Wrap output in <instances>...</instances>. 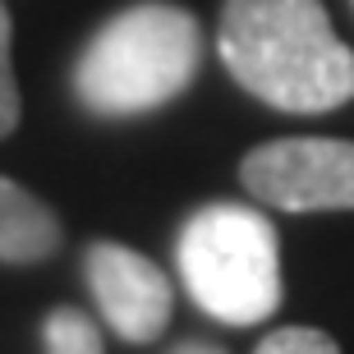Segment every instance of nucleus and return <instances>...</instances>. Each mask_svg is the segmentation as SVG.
<instances>
[{"label": "nucleus", "mask_w": 354, "mask_h": 354, "mask_svg": "<svg viewBox=\"0 0 354 354\" xmlns=\"http://www.w3.org/2000/svg\"><path fill=\"white\" fill-rule=\"evenodd\" d=\"M216 51L230 79L276 111L322 115L354 102V51L322 0H225Z\"/></svg>", "instance_id": "1"}, {"label": "nucleus", "mask_w": 354, "mask_h": 354, "mask_svg": "<svg viewBox=\"0 0 354 354\" xmlns=\"http://www.w3.org/2000/svg\"><path fill=\"white\" fill-rule=\"evenodd\" d=\"M203 65V28L189 10L143 0L106 19L74 65V92L92 115L124 120L175 102Z\"/></svg>", "instance_id": "2"}, {"label": "nucleus", "mask_w": 354, "mask_h": 354, "mask_svg": "<svg viewBox=\"0 0 354 354\" xmlns=\"http://www.w3.org/2000/svg\"><path fill=\"white\" fill-rule=\"evenodd\" d=\"M180 276L194 304L225 327H253L281 308V244L258 207L207 203L180 230Z\"/></svg>", "instance_id": "3"}, {"label": "nucleus", "mask_w": 354, "mask_h": 354, "mask_svg": "<svg viewBox=\"0 0 354 354\" xmlns=\"http://www.w3.org/2000/svg\"><path fill=\"white\" fill-rule=\"evenodd\" d=\"M239 180L258 203L281 212H354V143L276 138L239 161Z\"/></svg>", "instance_id": "4"}, {"label": "nucleus", "mask_w": 354, "mask_h": 354, "mask_svg": "<svg viewBox=\"0 0 354 354\" xmlns=\"http://www.w3.org/2000/svg\"><path fill=\"white\" fill-rule=\"evenodd\" d=\"M83 272H88V290L102 317L111 322L115 336H124L129 345H152L161 341V331L171 327V276L161 272L152 258L97 239L83 253Z\"/></svg>", "instance_id": "5"}, {"label": "nucleus", "mask_w": 354, "mask_h": 354, "mask_svg": "<svg viewBox=\"0 0 354 354\" xmlns=\"http://www.w3.org/2000/svg\"><path fill=\"white\" fill-rule=\"evenodd\" d=\"M60 249V221L37 194L0 175V263H46Z\"/></svg>", "instance_id": "6"}, {"label": "nucleus", "mask_w": 354, "mask_h": 354, "mask_svg": "<svg viewBox=\"0 0 354 354\" xmlns=\"http://www.w3.org/2000/svg\"><path fill=\"white\" fill-rule=\"evenodd\" d=\"M41 345L46 354H102V336L79 308H51L41 322Z\"/></svg>", "instance_id": "7"}, {"label": "nucleus", "mask_w": 354, "mask_h": 354, "mask_svg": "<svg viewBox=\"0 0 354 354\" xmlns=\"http://www.w3.org/2000/svg\"><path fill=\"white\" fill-rule=\"evenodd\" d=\"M253 354H341V345L331 341L327 331H313V327H281Z\"/></svg>", "instance_id": "8"}, {"label": "nucleus", "mask_w": 354, "mask_h": 354, "mask_svg": "<svg viewBox=\"0 0 354 354\" xmlns=\"http://www.w3.org/2000/svg\"><path fill=\"white\" fill-rule=\"evenodd\" d=\"M14 124H19V83L10 65V10L0 5V138L14 133Z\"/></svg>", "instance_id": "9"}, {"label": "nucleus", "mask_w": 354, "mask_h": 354, "mask_svg": "<svg viewBox=\"0 0 354 354\" xmlns=\"http://www.w3.org/2000/svg\"><path fill=\"white\" fill-rule=\"evenodd\" d=\"M171 354H221L216 345H203V341H184V345H175Z\"/></svg>", "instance_id": "10"}, {"label": "nucleus", "mask_w": 354, "mask_h": 354, "mask_svg": "<svg viewBox=\"0 0 354 354\" xmlns=\"http://www.w3.org/2000/svg\"><path fill=\"white\" fill-rule=\"evenodd\" d=\"M350 5H354V0H350Z\"/></svg>", "instance_id": "11"}]
</instances>
